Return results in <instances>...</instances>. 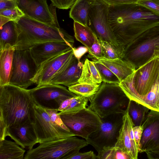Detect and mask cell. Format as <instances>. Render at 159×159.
<instances>
[{
    "instance_id": "6da1fadb",
    "label": "cell",
    "mask_w": 159,
    "mask_h": 159,
    "mask_svg": "<svg viewBox=\"0 0 159 159\" xmlns=\"http://www.w3.org/2000/svg\"><path fill=\"white\" fill-rule=\"evenodd\" d=\"M108 17L117 40L125 47L148 29L159 25V15L137 3L109 6Z\"/></svg>"
},
{
    "instance_id": "7a4b0ae2",
    "label": "cell",
    "mask_w": 159,
    "mask_h": 159,
    "mask_svg": "<svg viewBox=\"0 0 159 159\" xmlns=\"http://www.w3.org/2000/svg\"><path fill=\"white\" fill-rule=\"evenodd\" d=\"M35 105L28 89L10 84L0 86V118L7 128L32 120Z\"/></svg>"
},
{
    "instance_id": "3957f363",
    "label": "cell",
    "mask_w": 159,
    "mask_h": 159,
    "mask_svg": "<svg viewBox=\"0 0 159 159\" xmlns=\"http://www.w3.org/2000/svg\"><path fill=\"white\" fill-rule=\"evenodd\" d=\"M17 38L15 50L29 49L39 43L51 41L66 42L73 45L74 39L65 30L24 16L16 21Z\"/></svg>"
},
{
    "instance_id": "277c9868",
    "label": "cell",
    "mask_w": 159,
    "mask_h": 159,
    "mask_svg": "<svg viewBox=\"0 0 159 159\" xmlns=\"http://www.w3.org/2000/svg\"><path fill=\"white\" fill-rule=\"evenodd\" d=\"M130 100L118 84L103 82L90 98L88 108L101 118L117 113H124Z\"/></svg>"
},
{
    "instance_id": "5b68a950",
    "label": "cell",
    "mask_w": 159,
    "mask_h": 159,
    "mask_svg": "<svg viewBox=\"0 0 159 159\" xmlns=\"http://www.w3.org/2000/svg\"><path fill=\"white\" fill-rule=\"evenodd\" d=\"M159 78V54L136 69L119 84L130 100L141 99L150 91Z\"/></svg>"
},
{
    "instance_id": "8992f818",
    "label": "cell",
    "mask_w": 159,
    "mask_h": 159,
    "mask_svg": "<svg viewBox=\"0 0 159 159\" xmlns=\"http://www.w3.org/2000/svg\"><path fill=\"white\" fill-rule=\"evenodd\" d=\"M159 54V25L143 33L125 47L123 59L135 70Z\"/></svg>"
},
{
    "instance_id": "52a82bcc",
    "label": "cell",
    "mask_w": 159,
    "mask_h": 159,
    "mask_svg": "<svg viewBox=\"0 0 159 159\" xmlns=\"http://www.w3.org/2000/svg\"><path fill=\"white\" fill-rule=\"evenodd\" d=\"M74 136L39 143L29 150L24 159H68L89 144L86 140Z\"/></svg>"
},
{
    "instance_id": "ba28073f",
    "label": "cell",
    "mask_w": 159,
    "mask_h": 159,
    "mask_svg": "<svg viewBox=\"0 0 159 159\" xmlns=\"http://www.w3.org/2000/svg\"><path fill=\"white\" fill-rule=\"evenodd\" d=\"M124 113L111 114L101 118L99 127L86 139L98 152L103 149L115 146L123 122Z\"/></svg>"
},
{
    "instance_id": "9c48e42d",
    "label": "cell",
    "mask_w": 159,
    "mask_h": 159,
    "mask_svg": "<svg viewBox=\"0 0 159 159\" xmlns=\"http://www.w3.org/2000/svg\"><path fill=\"white\" fill-rule=\"evenodd\" d=\"M58 114L64 124L75 136L81 137L85 140L102 124L101 118L88 107L72 112H58Z\"/></svg>"
},
{
    "instance_id": "30bf717a",
    "label": "cell",
    "mask_w": 159,
    "mask_h": 159,
    "mask_svg": "<svg viewBox=\"0 0 159 159\" xmlns=\"http://www.w3.org/2000/svg\"><path fill=\"white\" fill-rule=\"evenodd\" d=\"M109 7L102 0H96L89 10L87 26L98 39L118 45L120 43L117 40L109 22Z\"/></svg>"
},
{
    "instance_id": "8fae6325",
    "label": "cell",
    "mask_w": 159,
    "mask_h": 159,
    "mask_svg": "<svg viewBox=\"0 0 159 159\" xmlns=\"http://www.w3.org/2000/svg\"><path fill=\"white\" fill-rule=\"evenodd\" d=\"M28 91L36 105L44 109H58L64 100L77 96L62 85L51 84Z\"/></svg>"
},
{
    "instance_id": "7c38bea8",
    "label": "cell",
    "mask_w": 159,
    "mask_h": 159,
    "mask_svg": "<svg viewBox=\"0 0 159 159\" xmlns=\"http://www.w3.org/2000/svg\"><path fill=\"white\" fill-rule=\"evenodd\" d=\"M38 68L29 49L15 50L10 84L27 89L34 84L31 80L35 75Z\"/></svg>"
},
{
    "instance_id": "4fadbf2b",
    "label": "cell",
    "mask_w": 159,
    "mask_h": 159,
    "mask_svg": "<svg viewBox=\"0 0 159 159\" xmlns=\"http://www.w3.org/2000/svg\"><path fill=\"white\" fill-rule=\"evenodd\" d=\"M32 121L38 140V143L72 137L59 130L52 123L45 109L35 105Z\"/></svg>"
},
{
    "instance_id": "5bb4252c",
    "label": "cell",
    "mask_w": 159,
    "mask_h": 159,
    "mask_svg": "<svg viewBox=\"0 0 159 159\" xmlns=\"http://www.w3.org/2000/svg\"><path fill=\"white\" fill-rule=\"evenodd\" d=\"M73 48L43 63L31 81L37 86L49 83L69 63L74 56Z\"/></svg>"
},
{
    "instance_id": "9a60e30c",
    "label": "cell",
    "mask_w": 159,
    "mask_h": 159,
    "mask_svg": "<svg viewBox=\"0 0 159 159\" xmlns=\"http://www.w3.org/2000/svg\"><path fill=\"white\" fill-rule=\"evenodd\" d=\"M141 126L139 152L159 151V111L150 110Z\"/></svg>"
},
{
    "instance_id": "2e32d148",
    "label": "cell",
    "mask_w": 159,
    "mask_h": 159,
    "mask_svg": "<svg viewBox=\"0 0 159 159\" xmlns=\"http://www.w3.org/2000/svg\"><path fill=\"white\" fill-rule=\"evenodd\" d=\"M47 1V0H16V2L18 7L24 13V16L57 27Z\"/></svg>"
},
{
    "instance_id": "e0dca14e",
    "label": "cell",
    "mask_w": 159,
    "mask_h": 159,
    "mask_svg": "<svg viewBox=\"0 0 159 159\" xmlns=\"http://www.w3.org/2000/svg\"><path fill=\"white\" fill-rule=\"evenodd\" d=\"M73 45L63 42L51 41L35 45L29 49L38 67L48 60L73 48Z\"/></svg>"
},
{
    "instance_id": "ac0fdd59",
    "label": "cell",
    "mask_w": 159,
    "mask_h": 159,
    "mask_svg": "<svg viewBox=\"0 0 159 159\" xmlns=\"http://www.w3.org/2000/svg\"><path fill=\"white\" fill-rule=\"evenodd\" d=\"M133 127L127 108L124 114L122 125L115 146L127 153L131 159H137L139 152L134 140Z\"/></svg>"
},
{
    "instance_id": "d6986e66",
    "label": "cell",
    "mask_w": 159,
    "mask_h": 159,
    "mask_svg": "<svg viewBox=\"0 0 159 159\" xmlns=\"http://www.w3.org/2000/svg\"><path fill=\"white\" fill-rule=\"evenodd\" d=\"M6 135L22 148H28L29 150L33 148L35 144L38 143V138L31 120L18 127L7 128Z\"/></svg>"
},
{
    "instance_id": "ffe728a7",
    "label": "cell",
    "mask_w": 159,
    "mask_h": 159,
    "mask_svg": "<svg viewBox=\"0 0 159 159\" xmlns=\"http://www.w3.org/2000/svg\"><path fill=\"white\" fill-rule=\"evenodd\" d=\"M83 66V64L80 61V59L74 55L65 68L48 84L69 87L78 83Z\"/></svg>"
},
{
    "instance_id": "44dd1931",
    "label": "cell",
    "mask_w": 159,
    "mask_h": 159,
    "mask_svg": "<svg viewBox=\"0 0 159 159\" xmlns=\"http://www.w3.org/2000/svg\"><path fill=\"white\" fill-rule=\"evenodd\" d=\"M15 50L14 48L9 45L0 50V86L10 84Z\"/></svg>"
},
{
    "instance_id": "7402d4cb",
    "label": "cell",
    "mask_w": 159,
    "mask_h": 159,
    "mask_svg": "<svg viewBox=\"0 0 159 159\" xmlns=\"http://www.w3.org/2000/svg\"><path fill=\"white\" fill-rule=\"evenodd\" d=\"M97 60L110 69L117 77L120 82L132 74L135 70L132 64L123 59L102 58Z\"/></svg>"
},
{
    "instance_id": "603a6c76",
    "label": "cell",
    "mask_w": 159,
    "mask_h": 159,
    "mask_svg": "<svg viewBox=\"0 0 159 159\" xmlns=\"http://www.w3.org/2000/svg\"><path fill=\"white\" fill-rule=\"evenodd\" d=\"M96 0H77L69 12L70 17L75 22L87 26L88 16L89 10Z\"/></svg>"
},
{
    "instance_id": "cb8c5ba5",
    "label": "cell",
    "mask_w": 159,
    "mask_h": 159,
    "mask_svg": "<svg viewBox=\"0 0 159 159\" xmlns=\"http://www.w3.org/2000/svg\"><path fill=\"white\" fill-rule=\"evenodd\" d=\"M15 142L0 141V159H24L25 150Z\"/></svg>"
},
{
    "instance_id": "d4e9b609",
    "label": "cell",
    "mask_w": 159,
    "mask_h": 159,
    "mask_svg": "<svg viewBox=\"0 0 159 159\" xmlns=\"http://www.w3.org/2000/svg\"><path fill=\"white\" fill-rule=\"evenodd\" d=\"M0 50L8 45L13 47L17 38L16 22L10 21L0 27Z\"/></svg>"
},
{
    "instance_id": "484cf974",
    "label": "cell",
    "mask_w": 159,
    "mask_h": 159,
    "mask_svg": "<svg viewBox=\"0 0 159 159\" xmlns=\"http://www.w3.org/2000/svg\"><path fill=\"white\" fill-rule=\"evenodd\" d=\"M128 110L134 127L142 125L150 110L143 105L130 100Z\"/></svg>"
},
{
    "instance_id": "4316f807",
    "label": "cell",
    "mask_w": 159,
    "mask_h": 159,
    "mask_svg": "<svg viewBox=\"0 0 159 159\" xmlns=\"http://www.w3.org/2000/svg\"><path fill=\"white\" fill-rule=\"evenodd\" d=\"M74 30L76 39L89 49L95 40V34L87 26L74 22Z\"/></svg>"
},
{
    "instance_id": "83f0119b",
    "label": "cell",
    "mask_w": 159,
    "mask_h": 159,
    "mask_svg": "<svg viewBox=\"0 0 159 159\" xmlns=\"http://www.w3.org/2000/svg\"><path fill=\"white\" fill-rule=\"evenodd\" d=\"M102 82L98 70L94 66L93 61L86 59L83 64L78 83L99 84H101Z\"/></svg>"
},
{
    "instance_id": "f1b7e54d",
    "label": "cell",
    "mask_w": 159,
    "mask_h": 159,
    "mask_svg": "<svg viewBox=\"0 0 159 159\" xmlns=\"http://www.w3.org/2000/svg\"><path fill=\"white\" fill-rule=\"evenodd\" d=\"M90 98L81 96L67 99L61 104L58 109L59 112L67 113L77 111L86 108Z\"/></svg>"
},
{
    "instance_id": "f546056e",
    "label": "cell",
    "mask_w": 159,
    "mask_h": 159,
    "mask_svg": "<svg viewBox=\"0 0 159 159\" xmlns=\"http://www.w3.org/2000/svg\"><path fill=\"white\" fill-rule=\"evenodd\" d=\"M102 48L104 59H122L125 55V47L120 44L115 45L98 39Z\"/></svg>"
},
{
    "instance_id": "4dcf8cb0",
    "label": "cell",
    "mask_w": 159,
    "mask_h": 159,
    "mask_svg": "<svg viewBox=\"0 0 159 159\" xmlns=\"http://www.w3.org/2000/svg\"><path fill=\"white\" fill-rule=\"evenodd\" d=\"M141 104L150 110L159 111V78L149 92L142 98Z\"/></svg>"
},
{
    "instance_id": "1f68e13d",
    "label": "cell",
    "mask_w": 159,
    "mask_h": 159,
    "mask_svg": "<svg viewBox=\"0 0 159 159\" xmlns=\"http://www.w3.org/2000/svg\"><path fill=\"white\" fill-rule=\"evenodd\" d=\"M101 84L78 83L68 87V89L77 95L90 98L97 92Z\"/></svg>"
},
{
    "instance_id": "d6a6232c",
    "label": "cell",
    "mask_w": 159,
    "mask_h": 159,
    "mask_svg": "<svg viewBox=\"0 0 159 159\" xmlns=\"http://www.w3.org/2000/svg\"><path fill=\"white\" fill-rule=\"evenodd\" d=\"M93 61L102 82L109 84L120 83L117 77L106 66L97 60Z\"/></svg>"
},
{
    "instance_id": "836d02e7",
    "label": "cell",
    "mask_w": 159,
    "mask_h": 159,
    "mask_svg": "<svg viewBox=\"0 0 159 159\" xmlns=\"http://www.w3.org/2000/svg\"><path fill=\"white\" fill-rule=\"evenodd\" d=\"M99 159H131L129 156L119 147L104 148L98 152Z\"/></svg>"
},
{
    "instance_id": "e575fe53",
    "label": "cell",
    "mask_w": 159,
    "mask_h": 159,
    "mask_svg": "<svg viewBox=\"0 0 159 159\" xmlns=\"http://www.w3.org/2000/svg\"><path fill=\"white\" fill-rule=\"evenodd\" d=\"M45 109L49 116L52 123L59 130L71 136H75L64 124L58 114L57 109Z\"/></svg>"
},
{
    "instance_id": "d590c367",
    "label": "cell",
    "mask_w": 159,
    "mask_h": 159,
    "mask_svg": "<svg viewBox=\"0 0 159 159\" xmlns=\"http://www.w3.org/2000/svg\"><path fill=\"white\" fill-rule=\"evenodd\" d=\"M24 15L18 6L0 11V16L5 17L9 21H16Z\"/></svg>"
},
{
    "instance_id": "8d00e7d4",
    "label": "cell",
    "mask_w": 159,
    "mask_h": 159,
    "mask_svg": "<svg viewBox=\"0 0 159 159\" xmlns=\"http://www.w3.org/2000/svg\"><path fill=\"white\" fill-rule=\"evenodd\" d=\"M90 57L98 60L103 58L102 48L98 37L95 34V40L91 48L88 49Z\"/></svg>"
},
{
    "instance_id": "74e56055",
    "label": "cell",
    "mask_w": 159,
    "mask_h": 159,
    "mask_svg": "<svg viewBox=\"0 0 159 159\" xmlns=\"http://www.w3.org/2000/svg\"><path fill=\"white\" fill-rule=\"evenodd\" d=\"M137 3L159 15V0H138Z\"/></svg>"
},
{
    "instance_id": "f35d334b",
    "label": "cell",
    "mask_w": 159,
    "mask_h": 159,
    "mask_svg": "<svg viewBox=\"0 0 159 159\" xmlns=\"http://www.w3.org/2000/svg\"><path fill=\"white\" fill-rule=\"evenodd\" d=\"M52 3L59 9H67L70 8L75 0H50Z\"/></svg>"
},
{
    "instance_id": "ab89813d",
    "label": "cell",
    "mask_w": 159,
    "mask_h": 159,
    "mask_svg": "<svg viewBox=\"0 0 159 159\" xmlns=\"http://www.w3.org/2000/svg\"><path fill=\"white\" fill-rule=\"evenodd\" d=\"M68 159H99L96 155L92 151L84 152H78L70 157Z\"/></svg>"
},
{
    "instance_id": "60d3db41",
    "label": "cell",
    "mask_w": 159,
    "mask_h": 159,
    "mask_svg": "<svg viewBox=\"0 0 159 159\" xmlns=\"http://www.w3.org/2000/svg\"><path fill=\"white\" fill-rule=\"evenodd\" d=\"M16 0H0V11L17 7Z\"/></svg>"
},
{
    "instance_id": "b9f144b4",
    "label": "cell",
    "mask_w": 159,
    "mask_h": 159,
    "mask_svg": "<svg viewBox=\"0 0 159 159\" xmlns=\"http://www.w3.org/2000/svg\"><path fill=\"white\" fill-rule=\"evenodd\" d=\"M109 6L137 3L138 0H102Z\"/></svg>"
},
{
    "instance_id": "7bdbcfd3",
    "label": "cell",
    "mask_w": 159,
    "mask_h": 159,
    "mask_svg": "<svg viewBox=\"0 0 159 159\" xmlns=\"http://www.w3.org/2000/svg\"><path fill=\"white\" fill-rule=\"evenodd\" d=\"M133 130L135 142L138 149L143 132V128L141 125L135 126L133 127Z\"/></svg>"
},
{
    "instance_id": "ee69618b",
    "label": "cell",
    "mask_w": 159,
    "mask_h": 159,
    "mask_svg": "<svg viewBox=\"0 0 159 159\" xmlns=\"http://www.w3.org/2000/svg\"><path fill=\"white\" fill-rule=\"evenodd\" d=\"M7 130V127L3 120L0 118V141L5 139Z\"/></svg>"
},
{
    "instance_id": "f6af8a7d",
    "label": "cell",
    "mask_w": 159,
    "mask_h": 159,
    "mask_svg": "<svg viewBox=\"0 0 159 159\" xmlns=\"http://www.w3.org/2000/svg\"><path fill=\"white\" fill-rule=\"evenodd\" d=\"M74 55L76 57L80 59L82 56L84 55L87 51L88 49L84 47L80 48L78 49L73 48Z\"/></svg>"
},
{
    "instance_id": "bcb514c9",
    "label": "cell",
    "mask_w": 159,
    "mask_h": 159,
    "mask_svg": "<svg viewBox=\"0 0 159 159\" xmlns=\"http://www.w3.org/2000/svg\"><path fill=\"white\" fill-rule=\"evenodd\" d=\"M56 7L52 3H51L49 6L50 11L53 17L56 26L58 28H60L57 20L56 11Z\"/></svg>"
},
{
    "instance_id": "7dc6e473",
    "label": "cell",
    "mask_w": 159,
    "mask_h": 159,
    "mask_svg": "<svg viewBox=\"0 0 159 159\" xmlns=\"http://www.w3.org/2000/svg\"><path fill=\"white\" fill-rule=\"evenodd\" d=\"M145 153L149 159H159V151H148Z\"/></svg>"
},
{
    "instance_id": "c3c4849f",
    "label": "cell",
    "mask_w": 159,
    "mask_h": 159,
    "mask_svg": "<svg viewBox=\"0 0 159 159\" xmlns=\"http://www.w3.org/2000/svg\"><path fill=\"white\" fill-rule=\"evenodd\" d=\"M9 0V1H12V0Z\"/></svg>"
},
{
    "instance_id": "681fc988",
    "label": "cell",
    "mask_w": 159,
    "mask_h": 159,
    "mask_svg": "<svg viewBox=\"0 0 159 159\" xmlns=\"http://www.w3.org/2000/svg\"><path fill=\"white\" fill-rule=\"evenodd\" d=\"M76 0H75V1H76Z\"/></svg>"
},
{
    "instance_id": "f907efd6",
    "label": "cell",
    "mask_w": 159,
    "mask_h": 159,
    "mask_svg": "<svg viewBox=\"0 0 159 159\" xmlns=\"http://www.w3.org/2000/svg\"></svg>"
}]
</instances>
